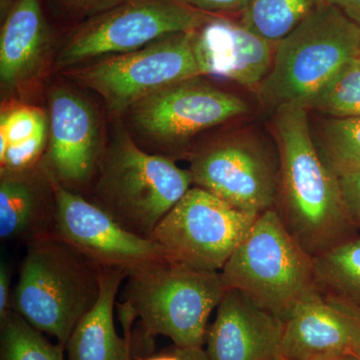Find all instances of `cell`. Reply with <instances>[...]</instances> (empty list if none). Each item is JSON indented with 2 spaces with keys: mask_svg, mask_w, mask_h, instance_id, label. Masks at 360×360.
I'll use <instances>...</instances> for the list:
<instances>
[{
  "mask_svg": "<svg viewBox=\"0 0 360 360\" xmlns=\"http://www.w3.org/2000/svg\"><path fill=\"white\" fill-rule=\"evenodd\" d=\"M278 186L274 210L293 238L312 258L359 234L350 219L340 179L310 134L307 110H276Z\"/></svg>",
  "mask_w": 360,
  "mask_h": 360,
  "instance_id": "1",
  "label": "cell"
},
{
  "mask_svg": "<svg viewBox=\"0 0 360 360\" xmlns=\"http://www.w3.org/2000/svg\"><path fill=\"white\" fill-rule=\"evenodd\" d=\"M26 243L11 309L65 348L98 300L101 266L51 233Z\"/></svg>",
  "mask_w": 360,
  "mask_h": 360,
  "instance_id": "2",
  "label": "cell"
},
{
  "mask_svg": "<svg viewBox=\"0 0 360 360\" xmlns=\"http://www.w3.org/2000/svg\"><path fill=\"white\" fill-rule=\"evenodd\" d=\"M360 56V26L322 4L276 44L274 63L260 84L265 103L307 110L345 63Z\"/></svg>",
  "mask_w": 360,
  "mask_h": 360,
  "instance_id": "3",
  "label": "cell"
},
{
  "mask_svg": "<svg viewBox=\"0 0 360 360\" xmlns=\"http://www.w3.org/2000/svg\"><path fill=\"white\" fill-rule=\"evenodd\" d=\"M123 302L146 338L162 335L175 347H203L207 322L224 297L220 271L167 260L127 277Z\"/></svg>",
  "mask_w": 360,
  "mask_h": 360,
  "instance_id": "4",
  "label": "cell"
},
{
  "mask_svg": "<svg viewBox=\"0 0 360 360\" xmlns=\"http://www.w3.org/2000/svg\"><path fill=\"white\" fill-rule=\"evenodd\" d=\"M193 184L191 170L141 150L125 132L118 134L101 165L96 200L127 231L150 238L156 227Z\"/></svg>",
  "mask_w": 360,
  "mask_h": 360,
  "instance_id": "5",
  "label": "cell"
},
{
  "mask_svg": "<svg viewBox=\"0 0 360 360\" xmlns=\"http://www.w3.org/2000/svg\"><path fill=\"white\" fill-rule=\"evenodd\" d=\"M225 290H236L284 319L315 288L314 258L284 227L274 208L258 215L220 270Z\"/></svg>",
  "mask_w": 360,
  "mask_h": 360,
  "instance_id": "6",
  "label": "cell"
},
{
  "mask_svg": "<svg viewBox=\"0 0 360 360\" xmlns=\"http://www.w3.org/2000/svg\"><path fill=\"white\" fill-rule=\"evenodd\" d=\"M212 18L179 0H120L78 26L56 65L71 68L97 56L139 51L168 35L200 30Z\"/></svg>",
  "mask_w": 360,
  "mask_h": 360,
  "instance_id": "7",
  "label": "cell"
},
{
  "mask_svg": "<svg viewBox=\"0 0 360 360\" xmlns=\"http://www.w3.org/2000/svg\"><path fill=\"white\" fill-rule=\"evenodd\" d=\"M72 75L103 97L108 110L120 112L161 89L205 75L194 30L110 56Z\"/></svg>",
  "mask_w": 360,
  "mask_h": 360,
  "instance_id": "8",
  "label": "cell"
},
{
  "mask_svg": "<svg viewBox=\"0 0 360 360\" xmlns=\"http://www.w3.org/2000/svg\"><path fill=\"white\" fill-rule=\"evenodd\" d=\"M257 217L194 186L163 217L151 239L174 262L220 271Z\"/></svg>",
  "mask_w": 360,
  "mask_h": 360,
  "instance_id": "9",
  "label": "cell"
},
{
  "mask_svg": "<svg viewBox=\"0 0 360 360\" xmlns=\"http://www.w3.org/2000/svg\"><path fill=\"white\" fill-rule=\"evenodd\" d=\"M49 179L54 195L51 233L99 266L122 269L129 276L174 260L160 243L127 231L82 194L66 188L51 176Z\"/></svg>",
  "mask_w": 360,
  "mask_h": 360,
  "instance_id": "10",
  "label": "cell"
},
{
  "mask_svg": "<svg viewBox=\"0 0 360 360\" xmlns=\"http://www.w3.org/2000/svg\"><path fill=\"white\" fill-rule=\"evenodd\" d=\"M193 184L241 212L259 215L276 202L281 160L257 142L231 139L191 158Z\"/></svg>",
  "mask_w": 360,
  "mask_h": 360,
  "instance_id": "11",
  "label": "cell"
},
{
  "mask_svg": "<svg viewBox=\"0 0 360 360\" xmlns=\"http://www.w3.org/2000/svg\"><path fill=\"white\" fill-rule=\"evenodd\" d=\"M179 82L135 103L132 120L153 141L179 146L198 132L248 112L243 99L196 82Z\"/></svg>",
  "mask_w": 360,
  "mask_h": 360,
  "instance_id": "12",
  "label": "cell"
},
{
  "mask_svg": "<svg viewBox=\"0 0 360 360\" xmlns=\"http://www.w3.org/2000/svg\"><path fill=\"white\" fill-rule=\"evenodd\" d=\"M279 355L284 360H326L354 354L360 341V309L305 293L284 319Z\"/></svg>",
  "mask_w": 360,
  "mask_h": 360,
  "instance_id": "13",
  "label": "cell"
},
{
  "mask_svg": "<svg viewBox=\"0 0 360 360\" xmlns=\"http://www.w3.org/2000/svg\"><path fill=\"white\" fill-rule=\"evenodd\" d=\"M49 108L51 141L44 170L70 191L85 186L98 163L96 112L82 96L63 89L52 92Z\"/></svg>",
  "mask_w": 360,
  "mask_h": 360,
  "instance_id": "14",
  "label": "cell"
},
{
  "mask_svg": "<svg viewBox=\"0 0 360 360\" xmlns=\"http://www.w3.org/2000/svg\"><path fill=\"white\" fill-rule=\"evenodd\" d=\"M284 322L243 292L227 290L207 330L210 360H276Z\"/></svg>",
  "mask_w": 360,
  "mask_h": 360,
  "instance_id": "15",
  "label": "cell"
},
{
  "mask_svg": "<svg viewBox=\"0 0 360 360\" xmlns=\"http://www.w3.org/2000/svg\"><path fill=\"white\" fill-rule=\"evenodd\" d=\"M196 34L205 75L255 86L262 84L271 68L276 44L241 22L213 16Z\"/></svg>",
  "mask_w": 360,
  "mask_h": 360,
  "instance_id": "16",
  "label": "cell"
},
{
  "mask_svg": "<svg viewBox=\"0 0 360 360\" xmlns=\"http://www.w3.org/2000/svg\"><path fill=\"white\" fill-rule=\"evenodd\" d=\"M127 277L122 269L101 267L98 300L73 329L65 345L66 360H127L134 355L132 324L136 317L127 303L117 304L123 338L115 323L116 297Z\"/></svg>",
  "mask_w": 360,
  "mask_h": 360,
  "instance_id": "17",
  "label": "cell"
},
{
  "mask_svg": "<svg viewBox=\"0 0 360 360\" xmlns=\"http://www.w3.org/2000/svg\"><path fill=\"white\" fill-rule=\"evenodd\" d=\"M49 42V28L40 0H15L0 37V79L14 89L39 65Z\"/></svg>",
  "mask_w": 360,
  "mask_h": 360,
  "instance_id": "18",
  "label": "cell"
},
{
  "mask_svg": "<svg viewBox=\"0 0 360 360\" xmlns=\"http://www.w3.org/2000/svg\"><path fill=\"white\" fill-rule=\"evenodd\" d=\"M51 189L49 175L41 181L30 169L1 172L0 180V238L25 240L51 233L54 201L47 202Z\"/></svg>",
  "mask_w": 360,
  "mask_h": 360,
  "instance_id": "19",
  "label": "cell"
},
{
  "mask_svg": "<svg viewBox=\"0 0 360 360\" xmlns=\"http://www.w3.org/2000/svg\"><path fill=\"white\" fill-rule=\"evenodd\" d=\"M46 139V118L39 108H18L0 120L1 172L30 169L41 155Z\"/></svg>",
  "mask_w": 360,
  "mask_h": 360,
  "instance_id": "20",
  "label": "cell"
},
{
  "mask_svg": "<svg viewBox=\"0 0 360 360\" xmlns=\"http://www.w3.org/2000/svg\"><path fill=\"white\" fill-rule=\"evenodd\" d=\"M314 283L324 297L360 309V236L314 257Z\"/></svg>",
  "mask_w": 360,
  "mask_h": 360,
  "instance_id": "21",
  "label": "cell"
},
{
  "mask_svg": "<svg viewBox=\"0 0 360 360\" xmlns=\"http://www.w3.org/2000/svg\"><path fill=\"white\" fill-rule=\"evenodd\" d=\"M322 4L324 0H250L240 22L277 44Z\"/></svg>",
  "mask_w": 360,
  "mask_h": 360,
  "instance_id": "22",
  "label": "cell"
},
{
  "mask_svg": "<svg viewBox=\"0 0 360 360\" xmlns=\"http://www.w3.org/2000/svg\"><path fill=\"white\" fill-rule=\"evenodd\" d=\"M65 350L13 310L0 319V360H65Z\"/></svg>",
  "mask_w": 360,
  "mask_h": 360,
  "instance_id": "23",
  "label": "cell"
},
{
  "mask_svg": "<svg viewBox=\"0 0 360 360\" xmlns=\"http://www.w3.org/2000/svg\"><path fill=\"white\" fill-rule=\"evenodd\" d=\"M333 118L360 116V56L345 63L307 105Z\"/></svg>",
  "mask_w": 360,
  "mask_h": 360,
  "instance_id": "24",
  "label": "cell"
},
{
  "mask_svg": "<svg viewBox=\"0 0 360 360\" xmlns=\"http://www.w3.org/2000/svg\"><path fill=\"white\" fill-rule=\"evenodd\" d=\"M324 160L336 172L360 167V116L333 118L322 136Z\"/></svg>",
  "mask_w": 360,
  "mask_h": 360,
  "instance_id": "25",
  "label": "cell"
},
{
  "mask_svg": "<svg viewBox=\"0 0 360 360\" xmlns=\"http://www.w3.org/2000/svg\"><path fill=\"white\" fill-rule=\"evenodd\" d=\"M341 193L350 219L360 231V167L338 172Z\"/></svg>",
  "mask_w": 360,
  "mask_h": 360,
  "instance_id": "26",
  "label": "cell"
},
{
  "mask_svg": "<svg viewBox=\"0 0 360 360\" xmlns=\"http://www.w3.org/2000/svg\"><path fill=\"white\" fill-rule=\"evenodd\" d=\"M206 13H243L250 0H179Z\"/></svg>",
  "mask_w": 360,
  "mask_h": 360,
  "instance_id": "27",
  "label": "cell"
},
{
  "mask_svg": "<svg viewBox=\"0 0 360 360\" xmlns=\"http://www.w3.org/2000/svg\"><path fill=\"white\" fill-rule=\"evenodd\" d=\"M73 13L89 14V16L105 11L120 0H60Z\"/></svg>",
  "mask_w": 360,
  "mask_h": 360,
  "instance_id": "28",
  "label": "cell"
},
{
  "mask_svg": "<svg viewBox=\"0 0 360 360\" xmlns=\"http://www.w3.org/2000/svg\"><path fill=\"white\" fill-rule=\"evenodd\" d=\"M11 277L8 266L4 262L0 264V319L11 311Z\"/></svg>",
  "mask_w": 360,
  "mask_h": 360,
  "instance_id": "29",
  "label": "cell"
},
{
  "mask_svg": "<svg viewBox=\"0 0 360 360\" xmlns=\"http://www.w3.org/2000/svg\"><path fill=\"white\" fill-rule=\"evenodd\" d=\"M324 4L335 6L350 20L360 26V0H324Z\"/></svg>",
  "mask_w": 360,
  "mask_h": 360,
  "instance_id": "30",
  "label": "cell"
},
{
  "mask_svg": "<svg viewBox=\"0 0 360 360\" xmlns=\"http://www.w3.org/2000/svg\"><path fill=\"white\" fill-rule=\"evenodd\" d=\"M180 360H210L203 347H176Z\"/></svg>",
  "mask_w": 360,
  "mask_h": 360,
  "instance_id": "31",
  "label": "cell"
},
{
  "mask_svg": "<svg viewBox=\"0 0 360 360\" xmlns=\"http://www.w3.org/2000/svg\"><path fill=\"white\" fill-rule=\"evenodd\" d=\"M139 360H180V357L179 352H177L176 347H174L169 352L153 355V356H148L146 357V359H141Z\"/></svg>",
  "mask_w": 360,
  "mask_h": 360,
  "instance_id": "32",
  "label": "cell"
},
{
  "mask_svg": "<svg viewBox=\"0 0 360 360\" xmlns=\"http://www.w3.org/2000/svg\"><path fill=\"white\" fill-rule=\"evenodd\" d=\"M326 360H359L354 354L340 355V356L333 357Z\"/></svg>",
  "mask_w": 360,
  "mask_h": 360,
  "instance_id": "33",
  "label": "cell"
},
{
  "mask_svg": "<svg viewBox=\"0 0 360 360\" xmlns=\"http://www.w3.org/2000/svg\"><path fill=\"white\" fill-rule=\"evenodd\" d=\"M354 355L360 360V341L356 348H355Z\"/></svg>",
  "mask_w": 360,
  "mask_h": 360,
  "instance_id": "34",
  "label": "cell"
},
{
  "mask_svg": "<svg viewBox=\"0 0 360 360\" xmlns=\"http://www.w3.org/2000/svg\"><path fill=\"white\" fill-rule=\"evenodd\" d=\"M276 360H284V359H283V357L281 356V355H279V356L277 357Z\"/></svg>",
  "mask_w": 360,
  "mask_h": 360,
  "instance_id": "35",
  "label": "cell"
},
{
  "mask_svg": "<svg viewBox=\"0 0 360 360\" xmlns=\"http://www.w3.org/2000/svg\"><path fill=\"white\" fill-rule=\"evenodd\" d=\"M132 357H134V355H131V356H129V359H127V360H132Z\"/></svg>",
  "mask_w": 360,
  "mask_h": 360,
  "instance_id": "36",
  "label": "cell"
}]
</instances>
